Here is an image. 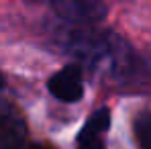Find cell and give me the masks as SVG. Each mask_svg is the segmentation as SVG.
<instances>
[{
  "instance_id": "obj_1",
  "label": "cell",
  "mask_w": 151,
  "mask_h": 149,
  "mask_svg": "<svg viewBox=\"0 0 151 149\" xmlns=\"http://www.w3.org/2000/svg\"><path fill=\"white\" fill-rule=\"evenodd\" d=\"M57 47L90 68L94 74L108 78H131L137 70V57L131 45L110 31H96L94 27L61 25L55 29Z\"/></svg>"
},
{
  "instance_id": "obj_2",
  "label": "cell",
  "mask_w": 151,
  "mask_h": 149,
  "mask_svg": "<svg viewBox=\"0 0 151 149\" xmlns=\"http://www.w3.org/2000/svg\"><path fill=\"white\" fill-rule=\"evenodd\" d=\"M72 27H94L106 17L104 0H35Z\"/></svg>"
},
{
  "instance_id": "obj_3",
  "label": "cell",
  "mask_w": 151,
  "mask_h": 149,
  "mask_svg": "<svg viewBox=\"0 0 151 149\" xmlns=\"http://www.w3.org/2000/svg\"><path fill=\"white\" fill-rule=\"evenodd\" d=\"M47 90L51 92L53 98L59 102L74 104L80 102L84 96V76H82V66L78 63H68L61 70L47 80Z\"/></svg>"
},
{
  "instance_id": "obj_4",
  "label": "cell",
  "mask_w": 151,
  "mask_h": 149,
  "mask_svg": "<svg viewBox=\"0 0 151 149\" xmlns=\"http://www.w3.org/2000/svg\"><path fill=\"white\" fill-rule=\"evenodd\" d=\"M108 129H110V110L102 106L94 110L82 125L76 137V149H104V139Z\"/></svg>"
},
{
  "instance_id": "obj_5",
  "label": "cell",
  "mask_w": 151,
  "mask_h": 149,
  "mask_svg": "<svg viewBox=\"0 0 151 149\" xmlns=\"http://www.w3.org/2000/svg\"><path fill=\"white\" fill-rule=\"evenodd\" d=\"M135 137L143 149H151V110L143 112L135 121Z\"/></svg>"
},
{
  "instance_id": "obj_6",
  "label": "cell",
  "mask_w": 151,
  "mask_h": 149,
  "mask_svg": "<svg viewBox=\"0 0 151 149\" xmlns=\"http://www.w3.org/2000/svg\"><path fill=\"white\" fill-rule=\"evenodd\" d=\"M2 88H4V76L0 74V90H2Z\"/></svg>"
}]
</instances>
